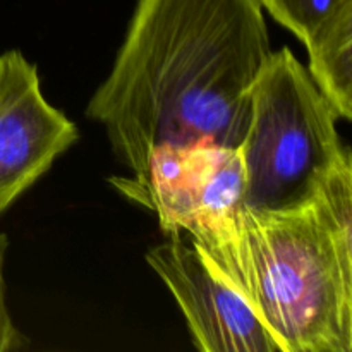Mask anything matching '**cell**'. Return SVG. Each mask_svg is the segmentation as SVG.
I'll list each match as a JSON object with an SVG mask.
<instances>
[{
  "instance_id": "cell-2",
  "label": "cell",
  "mask_w": 352,
  "mask_h": 352,
  "mask_svg": "<svg viewBox=\"0 0 352 352\" xmlns=\"http://www.w3.org/2000/svg\"><path fill=\"white\" fill-rule=\"evenodd\" d=\"M182 232L282 352H352V253L313 201L285 212L237 206L191 220Z\"/></svg>"
},
{
  "instance_id": "cell-4",
  "label": "cell",
  "mask_w": 352,
  "mask_h": 352,
  "mask_svg": "<svg viewBox=\"0 0 352 352\" xmlns=\"http://www.w3.org/2000/svg\"><path fill=\"white\" fill-rule=\"evenodd\" d=\"M177 301L192 342L203 352H282L246 299L217 277L181 234L144 256Z\"/></svg>"
},
{
  "instance_id": "cell-7",
  "label": "cell",
  "mask_w": 352,
  "mask_h": 352,
  "mask_svg": "<svg viewBox=\"0 0 352 352\" xmlns=\"http://www.w3.org/2000/svg\"><path fill=\"white\" fill-rule=\"evenodd\" d=\"M260 3L280 26L305 43L333 14L352 6V0H260Z\"/></svg>"
},
{
  "instance_id": "cell-6",
  "label": "cell",
  "mask_w": 352,
  "mask_h": 352,
  "mask_svg": "<svg viewBox=\"0 0 352 352\" xmlns=\"http://www.w3.org/2000/svg\"><path fill=\"white\" fill-rule=\"evenodd\" d=\"M308 72L339 119H352V6L327 19L308 40Z\"/></svg>"
},
{
  "instance_id": "cell-8",
  "label": "cell",
  "mask_w": 352,
  "mask_h": 352,
  "mask_svg": "<svg viewBox=\"0 0 352 352\" xmlns=\"http://www.w3.org/2000/svg\"><path fill=\"white\" fill-rule=\"evenodd\" d=\"M9 246L7 236L0 234V352H14L26 347V337L16 329L12 316L7 306L6 277H3V263H6V251Z\"/></svg>"
},
{
  "instance_id": "cell-3",
  "label": "cell",
  "mask_w": 352,
  "mask_h": 352,
  "mask_svg": "<svg viewBox=\"0 0 352 352\" xmlns=\"http://www.w3.org/2000/svg\"><path fill=\"white\" fill-rule=\"evenodd\" d=\"M339 116L294 57L272 52L251 89V117L241 143L243 206L285 212L313 201L327 172L346 155Z\"/></svg>"
},
{
  "instance_id": "cell-5",
  "label": "cell",
  "mask_w": 352,
  "mask_h": 352,
  "mask_svg": "<svg viewBox=\"0 0 352 352\" xmlns=\"http://www.w3.org/2000/svg\"><path fill=\"white\" fill-rule=\"evenodd\" d=\"M78 140L76 124L45 100L36 65L19 50L0 54V215Z\"/></svg>"
},
{
  "instance_id": "cell-1",
  "label": "cell",
  "mask_w": 352,
  "mask_h": 352,
  "mask_svg": "<svg viewBox=\"0 0 352 352\" xmlns=\"http://www.w3.org/2000/svg\"><path fill=\"white\" fill-rule=\"evenodd\" d=\"M260 0H138L112 71L86 107L143 182L199 148H239L270 57Z\"/></svg>"
}]
</instances>
